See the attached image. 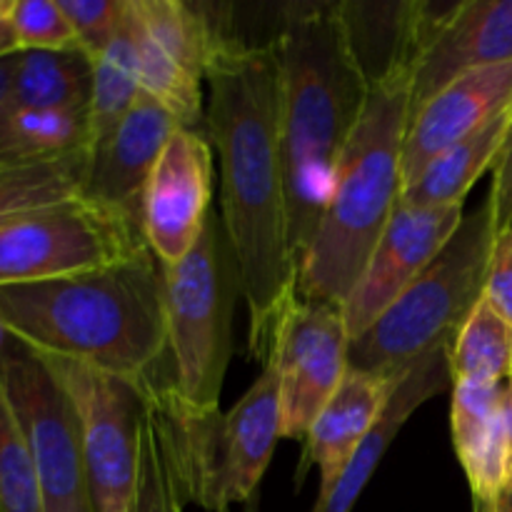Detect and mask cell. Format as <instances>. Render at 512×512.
<instances>
[{
	"instance_id": "cell-1",
	"label": "cell",
	"mask_w": 512,
	"mask_h": 512,
	"mask_svg": "<svg viewBox=\"0 0 512 512\" xmlns=\"http://www.w3.org/2000/svg\"><path fill=\"white\" fill-rule=\"evenodd\" d=\"M205 83V130L220 163L218 213L248 305V348L265 363L275 328L298 295V265L288 238L275 40L248 45L230 35L215 53Z\"/></svg>"
},
{
	"instance_id": "cell-2",
	"label": "cell",
	"mask_w": 512,
	"mask_h": 512,
	"mask_svg": "<svg viewBox=\"0 0 512 512\" xmlns=\"http://www.w3.org/2000/svg\"><path fill=\"white\" fill-rule=\"evenodd\" d=\"M275 50L288 238L300 268L333 195L340 158L368 105L373 75L360 58L345 5L295 10Z\"/></svg>"
},
{
	"instance_id": "cell-3",
	"label": "cell",
	"mask_w": 512,
	"mask_h": 512,
	"mask_svg": "<svg viewBox=\"0 0 512 512\" xmlns=\"http://www.w3.org/2000/svg\"><path fill=\"white\" fill-rule=\"evenodd\" d=\"M0 325L50 358L75 360L153 388L165 375L163 268L143 253L110 268L0 288Z\"/></svg>"
},
{
	"instance_id": "cell-4",
	"label": "cell",
	"mask_w": 512,
	"mask_h": 512,
	"mask_svg": "<svg viewBox=\"0 0 512 512\" xmlns=\"http://www.w3.org/2000/svg\"><path fill=\"white\" fill-rule=\"evenodd\" d=\"M413 118L410 63L393 45L370 80L368 105L340 158L333 195L298 268V298L343 308L405 190V135Z\"/></svg>"
},
{
	"instance_id": "cell-5",
	"label": "cell",
	"mask_w": 512,
	"mask_h": 512,
	"mask_svg": "<svg viewBox=\"0 0 512 512\" xmlns=\"http://www.w3.org/2000/svg\"><path fill=\"white\" fill-rule=\"evenodd\" d=\"M185 503L210 512L250 505L283 438L278 380L270 365L228 413H195L175 395L173 383L148 390Z\"/></svg>"
},
{
	"instance_id": "cell-6",
	"label": "cell",
	"mask_w": 512,
	"mask_h": 512,
	"mask_svg": "<svg viewBox=\"0 0 512 512\" xmlns=\"http://www.w3.org/2000/svg\"><path fill=\"white\" fill-rule=\"evenodd\" d=\"M495 235L493 213L485 200L465 215L425 273L350 343V368L403 378L425 355L453 345L483 300Z\"/></svg>"
},
{
	"instance_id": "cell-7",
	"label": "cell",
	"mask_w": 512,
	"mask_h": 512,
	"mask_svg": "<svg viewBox=\"0 0 512 512\" xmlns=\"http://www.w3.org/2000/svg\"><path fill=\"white\" fill-rule=\"evenodd\" d=\"M238 295L243 298L238 263L213 210L198 245L178 265L163 268L170 378L180 403L195 413L220 410Z\"/></svg>"
},
{
	"instance_id": "cell-8",
	"label": "cell",
	"mask_w": 512,
	"mask_h": 512,
	"mask_svg": "<svg viewBox=\"0 0 512 512\" xmlns=\"http://www.w3.org/2000/svg\"><path fill=\"white\" fill-rule=\"evenodd\" d=\"M143 253L138 220L80 195L0 225V288L70 278Z\"/></svg>"
},
{
	"instance_id": "cell-9",
	"label": "cell",
	"mask_w": 512,
	"mask_h": 512,
	"mask_svg": "<svg viewBox=\"0 0 512 512\" xmlns=\"http://www.w3.org/2000/svg\"><path fill=\"white\" fill-rule=\"evenodd\" d=\"M0 385L33 455L45 512H93L78 410L45 360L13 338L0 355Z\"/></svg>"
},
{
	"instance_id": "cell-10",
	"label": "cell",
	"mask_w": 512,
	"mask_h": 512,
	"mask_svg": "<svg viewBox=\"0 0 512 512\" xmlns=\"http://www.w3.org/2000/svg\"><path fill=\"white\" fill-rule=\"evenodd\" d=\"M40 358L78 410L93 512H128L138 480L140 425L148 410V390L75 360Z\"/></svg>"
},
{
	"instance_id": "cell-11",
	"label": "cell",
	"mask_w": 512,
	"mask_h": 512,
	"mask_svg": "<svg viewBox=\"0 0 512 512\" xmlns=\"http://www.w3.org/2000/svg\"><path fill=\"white\" fill-rule=\"evenodd\" d=\"M395 48L408 58L413 113L473 70L512 60V0L400 5Z\"/></svg>"
},
{
	"instance_id": "cell-12",
	"label": "cell",
	"mask_w": 512,
	"mask_h": 512,
	"mask_svg": "<svg viewBox=\"0 0 512 512\" xmlns=\"http://www.w3.org/2000/svg\"><path fill=\"white\" fill-rule=\"evenodd\" d=\"M350 333L340 305L295 295L263 365L278 380L283 438L305 440L350 368Z\"/></svg>"
},
{
	"instance_id": "cell-13",
	"label": "cell",
	"mask_w": 512,
	"mask_h": 512,
	"mask_svg": "<svg viewBox=\"0 0 512 512\" xmlns=\"http://www.w3.org/2000/svg\"><path fill=\"white\" fill-rule=\"evenodd\" d=\"M213 178L208 133L180 128L160 153L140 208L143 238L160 268L178 265L198 245L213 213Z\"/></svg>"
},
{
	"instance_id": "cell-14",
	"label": "cell",
	"mask_w": 512,
	"mask_h": 512,
	"mask_svg": "<svg viewBox=\"0 0 512 512\" xmlns=\"http://www.w3.org/2000/svg\"><path fill=\"white\" fill-rule=\"evenodd\" d=\"M463 218V205L423 208L400 200L358 285L343 305L350 340L360 338L425 273Z\"/></svg>"
},
{
	"instance_id": "cell-15",
	"label": "cell",
	"mask_w": 512,
	"mask_h": 512,
	"mask_svg": "<svg viewBox=\"0 0 512 512\" xmlns=\"http://www.w3.org/2000/svg\"><path fill=\"white\" fill-rule=\"evenodd\" d=\"M180 123L150 95L140 93L130 113L90 148L83 198L123 210L140 223L150 173Z\"/></svg>"
},
{
	"instance_id": "cell-16",
	"label": "cell",
	"mask_w": 512,
	"mask_h": 512,
	"mask_svg": "<svg viewBox=\"0 0 512 512\" xmlns=\"http://www.w3.org/2000/svg\"><path fill=\"white\" fill-rule=\"evenodd\" d=\"M512 108V60L473 70L420 105L405 135V188L438 155Z\"/></svg>"
},
{
	"instance_id": "cell-17",
	"label": "cell",
	"mask_w": 512,
	"mask_h": 512,
	"mask_svg": "<svg viewBox=\"0 0 512 512\" xmlns=\"http://www.w3.org/2000/svg\"><path fill=\"white\" fill-rule=\"evenodd\" d=\"M400 378H385V375L365 373V370L348 368L343 383L333 393V398L325 403L315 423L310 425L305 435V453H303V470L313 465L320 473V495L323 500L345 468L350 465L353 455L368 438L373 425L383 415L390 395L398 388Z\"/></svg>"
},
{
	"instance_id": "cell-18",
	"label": "cell",
	"mask_w": 512,
	"mask_h": 512,
	"mask_svg": "<svg viewBox=\"0 0 512 512\" xmlns=\"http://www.w3.org/2000/svg\"><path fill=\"white\" fill-rule=\"evenodd\" d=\"M450 353H453V345H443L435 353L418 360L400 378L398 388L390 395L378 423L373 425L368 438L363 440L358 453L353 455V460L345 468V473L340 475L335 488L323 500H318L315 512H353L355 503L363 495L365 485L370 483L373 473L378 470L380 460L385 458V453L393 445V440L398 438L403 425L410 420V415L420 405L428 403L430 398L448 390V385L453 383V378H450Z\"/></svg>"
},
{
	"instance_id": "cell-19",
	"label": "cell",
	"mask_w": 512,
	"mask_h": 512,
	"mask_svg": "<svg viewBox=\"0 0 512 512\" xmlns=\"http://www.w3.org/2000/svg\"><path fill=\"white\" fill-rule=\"evenodd\" d=\"M508 383H453L450 430L475 503H490L510 483L503 400Z\"/></svg>"
},
{
	"instance_id": "cell-20",
	"label": "cell",
	"mask_w": 512,
	"mask_h": 512,
	"mask_svg": "<svg viewBox=\"0 0 512 512\" xmlns=\"http://www.w3.org/2000/svg\"><path fill=\"white\" fill-rule=\"evenodd\" d=\"M512 125V108L500 113L473 135L460 140L450 150L433 160L415 183L403 190V203L438 208V205H465L470 188L483 173L495 168L500 150L508 140Z\"/></svg>"
},
{
	"instance_id": "cell-21",
	"label": "cell",
	"mask_w": 512,
	"mask_h": 512,
	"mask_svg": "<svg viewBox=\"0 0 512 512\" xmlns=\"http://www.w3.org/2000/svg\"><path fill=\"white\" fill-rule=\"evenodd\" d=\"M130 5L143 33L173 63L205 80L215 53L230 38L225 25L208 8L185 0H130Z\"/></svg>"
},
{
	"instance_id": "cell-22",
	"label": "cell",
	"mask_w": 512,
	"mask_h": 512,
	"mask_svg": "<svg viewBox=\"0 0 512 512\" xmlns=\"http://www.w3.org/2000/svg\"><path fill=\"white\" fill-rule=\"evenodd\" d=\"M90 150L40 160L0 163V225L25 213L68 203L83 195Z\"/></svg>"
},
{
	"instance_id": "cell-23",
	"label": "cell",
	"mask_w": 512,
	"mask_h": 512,
	"mask_svg": "<svg viewBox=\"0 0 512 512\" xmlns=\"http://www.w3.org/2000/svg\"><path fill=\"white\" fill-rule=\"evenodd\" d=\"M93 60L80 48L20 50L10 108H73L90 105Z\"/></svg>"
},
{
	"instance_id": "cell-24",
	"label": "cell",
	"mask_w": 512,
	"mask_h": 512,
	"mask_svg": "<svg viewBox=\"0 0 512 512\" xmlns=\"http://www.w3.org/2000/svg\"><path fill=\"white\" fill-rule=\"evenodd\" d=\"M90 145V105L10 108L0 120V160L60 158Z\"/></svg>"
},
{
	"instance_id": "cell-25",
	"label": "cell",
	"mask_w": 512,
	"mask_h": 512,
	"mask_svg": "<svg viewBox=\"0 0 512 512\" xmlns=\"http://www.w3.org/2000/svg\"><path fill=\"white\" fill-rule=\"evenodd\" d=\"M140 93H143V85H140L138 50H135L128 10H125V20L120 25L118 35L93 63V90H90L93 145L103 140L110 130H115V125L138 103Z\"/></svg>"
},
{
	"instance_id": "cell-26",
	"label": "cell",
	"mask_w": 512,
	"mask_h": 512,
	"mask_svg": "<svg viewBox=\"0 0 512 512\" xmlns=\"http://www.w3.org/2000/svg\"><path fill=\"white\" fill-rule=\"evenodd\" d=\"M453 383H508L512 378V325L480 300L450 353Z\"/></svg>"
},
{
	"instance_id": "cell-27",
	"label": "cell",
	"mask_w": 512,
	"mask_h": 512,
	"mask_svg": "<svg viewBox=\"0 0 512 512\" xmlns=\"http://www.w3.org/2000/svg\"><path fill=\"white\" fill-rule=\"evenodd\" d=\"M128 23L133 33L135 50L140 63V85L143 93L158 100L170 115L180 123V128L205 130V98L203 80L193 78L188 70L168 58L138 25L133 15V5L128 0ZM208 133V130H205Z\"/></svg>"
},
{
	"instance_id": "cell-28",
	"label": "cell",
	"mask_w": 512,
	"mask_h": 512,
	"mask_svg": "<svg viewBox=\"0 0 512 512\" xmlns=\"http://www.w3.org/2000/svg\"><path fill=\"white\" fill-rule=\"evenodd\" d=\"M185 495L165 443L163 425L153 408L145 410L140 425V455H138V480H135L133 498L128 512H183Z\"/></svg>"
},
{
	"instance_id": "cell-29",
	"label": "cell",
	"mask_w": 512,
	"mask_h": 512,
	"mask_svg": "<svg viewBox=\"0 0 512 512\" xmlns=\"http://www.w3.org/2000/svg\"><path fill=\"white\" fill-rule=\"evenodd\" d=\"M0 512H45L33 455L0 385Z\"/></svg>"
},
{
	"instance_id": "cell-30",
	"label": "cell",
	"mask_w": 512,
	"mask_h": 512,
	"mask_svg": "<svg viewBox=\"0 0 512 512\" xmlns=\"http://www.w3.org/2000/svg\"><path fill=\"white\" fill-rule=\"evenodd\" d=\"M8 20L20 50L78 48L73 25L58 0H10Z\"/></svg>"
},
{
	"instance_id": "cell-31",
	"label": "cell",
	"mask_w": 512,
	"mask_h": 512,
	"mask_svg": "<svg viewBox=\"0 0 512 512\" xmlns=\"http://www.w3.org/2000/svg\"><path fill=\"white\" fill-rule=\"evenodd\" d=\"M73 25L78 48L90 60H98L125 20L128 0H58Z\"/></svg>"
},
{
	"instance_id": "cell-32",
	"label": "cell",
	"mask_w": 512,
	"mask_h": 512,
	"mask_svg": "<svg viewBox=\"0 0 512 512\" xmlns=\"http://www.w3.org/2000/svg\"><path fill=\"white\" fill-rule=\"evenodd\" d=\"M483 300L512 325V228L495 235Z\"/></svg>"
},
{
	"instance_id": "cell-33",
	"label": "cell",
	"mask_w": 512,
	"mask_h": 512,
	"mask_svg": "<svg viewBox=\"0 0 512 512\" xmlns=\"http://www.w3.org/2000/svg\"><path fill=\"white\" fill-rule=\"evenodd\" d=\"M488 205L490 213H493L495 233H503V230L512 228V125L508 140H505L503 150H500L498 160H495Z\"/></svg>"
},
{
	"instance_id": "cell-34",
	"label": "cell",
	"mask_w": 512,
	"mask_h": 512,
	"mask_svg": "<svg viewBox=\"0 0 512 512\" xmlns=\"http://www.w3.org/2000/svg\"><path fill=\"white\" fill-rule=\"evenodd\" d=\"M18 55H8V58H0V120L8 115L10 110V90H13V75L18 68ZM5 163V160H0Z\"/></svg>"
},
{
	"instance_id": "cell-35",
	"label": "cell",
	"mask_w": 512,
	"mask_h": 512,
	"mask_svg": "<svg viewBox=\"0 0 512 512\" xmlns=\"http://www.w3.org/2000/svg\"><path fill=\"white\" fill-rule=\"evenodd\" d=\"M503 423H505V440H508V465H510V483H512V378L508 380V385H505Z\"/></svg>"
},
{
	"instance_id": "cell-36",
	"label": "cell",
	"mask_w": 512,
	"mask_h": 512,
	"mask_svg": "<svg viewBox=\"0 0 512 512\" xmlns=\"http://www.w3.org/2000/svg\"><path fill=\"white\" fill-rule=\"evenodd\" d=\"M15 53H20V45L13 28H10L8 15H5V18H0V58H8V55Z\"/></svg>"
},
{
	"instance_id": "cell-37",
	"label": "cell",
	"mask_w": 512,
	"mask_h": 512,
	"mask_svg": "<svg viewBox=\"0 0 512 512\" xmlns=\"http://www.w3.org/2000/svg\"><path fill=\"white\" fill-rule=\"evenodd\" d=\"M475 512H512V483L490 503H475Z\"/></svg>"
},
{
	"instance_id": "cell-38",
	"label": "cell",
	"mask_w": 512,
	"mask_h": 512,
	"mask_svg": "<svg viewBox=\"0 0 512 512\" xmlns=\"http://www.w3.org/2000/svg\"><path fill=\"white\" fill-rule=\"evenodd\" d=\"M10 340H13V338H10V335L5 333V328H3V325H0V355H3V350L8 348V343H10Z\"/></svg>"
},
{
	"instance_id": "cell-39",
	"label": "cell",
	"mask_w": 512,
	"mask_h": 512,
	"mask_svg": "<svg viewBox=\"0 0 512 512\" xmlns=\"http://www.w3.org/2000/svg\"><path fill=\"white\" fill-rule=\"evenodd\" d=\"M10 10V0H0V18H5Z\"/></svg>"
},
{
	"instance_id": "cell-40",
	"label": "cell",
	"mask_w": 512,
	"mask_h": 512,
	"mask_svg": "<svg viewBox=\"0 0 512 512\" xmlns=\"http://www.w3.org/2000/svg\"><path fill=\"white\" fill-rule=\"evenodd\" d=\"M248 512H255V510H253V508H250V510H248Z\"/></svg>"
}]
</instances>
